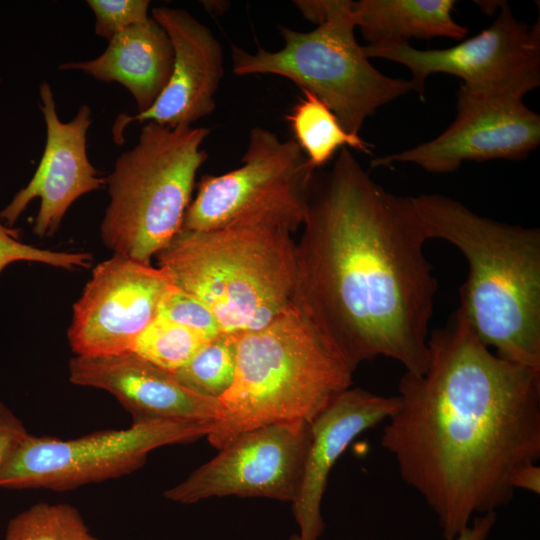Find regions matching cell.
I'll return each mask as SVG.
<instances>
[{
	"instance_id": "obj_18",
	"label": "cell",
	"mask_w": 540,
	"mask_h": 540,
	"mask_svg": "<svg viewBox=\"0 0 540 540\" xmlns=\"http://www.w3.org/2000/svg\"><path fill=\"white\" fill-rule=\"evenodd\" d=\"M97 58L67 62L60 70H78L103 82L124 86L139 113L148 110L166 87L173 69L174 51L165 30L150 17L111 40Z\"/></svg>"
},
{
	"instance_id": "obj_28",
	"label": "cell",
	"mask_w": 540,
	"mask_h": 540,
	"mask_svg": "<svg viewBox=\"0 0 540 540\" xmlns=\"http://www.w3.org/2000/svg\"><path fill=\"white\" fill-rule=\"evenodd\" d=\"M510 486L524 489L535 494L540 493V467L536 463H525L518 466L509 478Z\"/></svg>"
},
{
	"instance_id": "obj_20",
	"label": "cell",
	"mask_w": 540,
	"mask_h": 540,
	"mask_svg": "<svg viewBox=\"0 0 540 540\" xmlns=\"http://www.w3.org/2000/svg\"><path fill=\"white\" fill-rule=\"evenodd\" d=\"M302 92L303 95L286 118L295 142L314 169L328 163L343 147L370 152L369 144L359 134L347 132L322 100L308 91Z\"/></svg>"
},
{
	"instance_id": "obj_14",
	"label": "cell",
	"mask_w": 540,
	"mask_h": 540,
	"mask_svg": "<svg viewBox=\"0 0 540 540\" xmlns=\"http://www.w3.org/2000/svg\"><path fill=\"white\" fill-rule=\"evenodd\" d=\"M40 109L46 124V145L29 183L0 211V219L12 226L28 204L40 199L33 232L40 238L53 235L69 207L81 196L106 184L98 176L86 151V135L92 123L91 109L82 105L70 122H62L56 112L50 85H40Z\"/></svg>"
},
{
	"instance_id": "obj_3",
	"label": "cell",
	"mask_w": 540,
	"mask_h": 540,
	"mask_svg": "<svg viewBox=\"0 0 540 540\" xmlns=\"http://www.w3.org/2000/svg\"><path fill=\"white\" fill-rule=\"evenodd\" d=\"M429 239L468 263L457 311L507 361L540 372V230L483 217L441 194L412 197Z\"/></svg>"
},
{
	"instance_id": "obj_6",
	"label": "cell",
	"mask_w": 540,
	"mask_h": 540,
	"mask_svg": "<svg viewBox=\"0 0 540 540\" xmlns=\"http://www.w3.org/2000/svg\"><path fill=\"white\" fill-rule=\"evenodd\" d=\"M294 5L317 28L299 32L279 26L284 46L277 51L259 46L250 53L232 45L236 75L291 80L322 100L353 134L378 108L413 90L410 80L384 75L371 64L355 38L351 0H296Z\"/></svg>"
},
{
	"instance_id": "obj_27",
	"label": "cell",
	"mask_w": 540,
	"mask_h": 540,
	"mask_svg": "<svg viewBox=\"0 0 540 540\" xmlns=\"http://www.w3.org/2000/svg\"><path fill=\"white\" fill-rule=\"evenodd\" d=\"M28 434L23 422L0 402V469Z\"/></svg>"
},
{
	"instance_id": "obj_19",
	"label": "cell",
	"mask_w": 540,
	"mask_h": 540,
	"mask_svg": "<svg viewBox=\"0 0 540 540\" xmlns=\"http://www.w3.org/2000/svg\"><path fill=\"white\" fill-rule=\"evenodd\" d=\"M454 0L351 1V14L366 45L408 44L412 38L463 39L468 27L453 16Z\"/></svg>"
},
{
	"instance_id": "obj_30",
	"label": "cell",
	"mask_w": 540,
	"mask_h": 540,
	"mask_svg": "<svg viewBox=\"0 0 540 540\" xmlns=\"http://www.w3.org/2000/svg\"><path fill=\"white\" fill-rule=\"evenodd\" d=\"M298 538H299L298 535H293L291 536L289 540H299Z\"/></svg>"
},
{
	"instance_id": "obj_23",
	"label": "cell",
	"mask_w": 540,
	"mask_h": 540,
	"mask_svg": "<svg viewBox=\"0 0 540 540\" xmlns=\"http://www.w3.org/2000/svg\"><path fill=\"white\" fill-rule=\"evenodd\" d=\"M210 339L157 316L139 335L132 353L170 372L184 366Z\"/></svg>"
},
{
	"instance_id": "obj_22",
	"label": "cell",
	"mask_w": 540,
	"mask_h": 540,
	"mask_svg": "<svg viewBox=\"0 0 540 540\" xmlns=\"http://www.w3.org/2000/svg\"><path fill=\"white\" fill-rule=\"evenodd\" d=\"M4 540H101L94 536L76 507L39 502L13 517Z\"/></svg>"
},
{
	"instance_id": "obj_8",
	"label": "cell",
	"mask_w": 540,
	"mask_h": 540,
	"mask_svg": "<svg viewBox=\"0 0 540 540\" xmlns=\"http://www.w3.org/2000/svg\"><path fill=\"white\" fill-rule=\"evenodd\" d=\"M315 171L295 140L254 127L241 166L201 178L181 230L271 227L292 234L305 220Z\"/></svg>"
},
{
	"instance_id": "obj_12",
	"label": "cell",
	"mask_w": 540,
	"mask_h": 540,
	"mask_svg": "<svg viewBox=\"0 0 540 540\" xmlns=\"http://www.w3.org/2000/svg\"><path fill=\"white\" fill-rule=\"evenodd\" d=\"M159 267L113 254L98 263L79 299L67 331L76 356L132 353L144 329L173 287Z\"/></svg>"
},
{
	"instance_id": "obj_29",
	"label": "cell",
	"mask_w": 540,
	"mask_h": 540,
	"mask_svg": "<svg viewBox=\"0 0 540 540\" xmlns=\"http://www.w3.org/2000/svg\"><path fill=\"white\" fill-rule=\"evenodd\" d=\"M496 523V512L475 516L454 540H486Z\"/></svg>"
},
{
	"instance_id": "obj_1",
	"label": "cell",
	"mask_w": 540,
	"mask_h": 540,
	"mask_svg": "<svg viewBox=\"0 0 540 540\" xmlns=\"http://www.w3.org/2000/svg\"><path fill=\"white\" fill-rule=\"evenodd\" d=\"M302 228L291 302L354 369L383 356L424 373L438 283L412 197L386 191L343 147L315 172Z\"/></svg>"
},
{
	"instance_id": "obj_10",
	"label": "cell",
	"mask_w": 540,
	"mask_h": 540,
	"mask_svg": "<svg viewBox=\"0 0 540 540\" xmlns=\"http://www.w3.org/2000/svg\"><path fill=\"white\" fill-rule=\"evenodd\" d=\"M494 22L477 35L445 49L420 50L409 44L371 46L363 50L407 67L413 90L424 97L426 79L435 73L459 77L458 91L484 99H519L540 85V21L517 20L500 2Z\"/></svg>"
},
{
	"instance_id": "obj_26",
	"label": "cell",
	"mask_w": 540,
	"mask_h": 540,
	"mask_svg": "<svg viewBox=\"0 0 540 540\" xmlns=\"http://www.w3.org/2000/svg\"><path fill=\"white\" fill-rule=\"evenodd\" d=\"M86 3L95 14V33L108 41L150 18L148 0H87Z\"/></svg>"
},
{
	"instance_id": "obj_5",
	"label": "cell",
	"mask_w": 540,
	"mask_h": 540,
	"mask_svg": "<svg viewBox=\"0 0 540 540\" xmlns=\"http://www.w3.org/2000/svg\"><path fill=\"white\" fill-rule=\"evenodd\" d=\"M155 257L174 286L211 309L222 332L259 329L292 300L295 243L281 229L180 230Z\"/></svg>"
},
{
	"instance_id": "obj_13",
	"label": "cell",
	"mask_w": 540,
	"mask_h": 540,
	"mask_svg": "<svg viewBox=\"0 0 540 540\" xmlns=\"http://www.w3.org/2000/svg\"><path fill=\"white\" fill-rule=\"evenodd\" d=\"M456 117L436 138L377 157L371 167L413 163L449 173L464 161L520 160L540 143V116L519 99H484L457 92Z\"/></svg>"
},
{
	"instance_id": "obj_2",
	"label": "cell",
	"mask_w": 540,
	"mask_h": 540,
	"mask_svg": "<svg viewBox=\"0 0 540 540\" xmlns=\"http://www.w3.org/2000/svg\"><path fill=\"white\" fill-rule=\"evenodd\" d=\"M428 349L425 372L399 380L381 445L454 540L509 503L512 472L540 458V372L490 351L457 310Z\"/></svg>"
},
{
	"instance_id": "obj_16",
	"label": "cell",
	"mask_w": 540,
	"mask_h": 540,
	"mask_svg": "<svg viewBox=\"0 0 540 540\" xmlns=\"http://www.w3.org/2000/svg\"><path fill=\"white\" fill-rule=\"evenodd\" d=\"M71 383L112 394L133 423L155 421L212 424L220 414L217 399L184 385L173 372L134 353L75 356L68 365Z\"/></svg>"
},
{
	"instance_id": "obj_11",
	"label": "cell",
	"mask_w": 540,
	"mask_h": 540,
	"mask_svg": "<svg viewBox=\"0 0 540 540\" xmlns=\"http://www.w3.org/2000/svg\"><path fill=\"white\" fill-rule=\"evenodd\" d=\"M310 424L285 422L245 432L219 449L210 461L165 491L177 503L211 497H264L293 502L299 492Z\"/></svg>"
},
{
	"instance_id": "obj_17",
	"label": "cell",
	"mask_w": 540,
	"mask_h": 540,
	"mask_svg": "<svg viewBox=\"0 0 540 540\" xmlns=\"http://www.w3.org/2000/svg\"><path fill=\"white\" fill-rule=\"evenodd\" d=\"M398 405L397 395L387 397L349 387L310 423L303 476L292 502L299 540H318L325 529L322 498L329 473L340 455L359 434L387 420Z\"/></svg>"
},
{
	"instance_id": "obj_4",
	"label": "cell",
	"mask_w": 540,
	"mask_h": 540,
	"mask_svg": "<svg viewBox=\"0 0 540 540\" xmlns=\"http://www.w3.org/2000/svg\"><path fill=\"white\" fill-rule=\"evenodd\" d=\"M354 368L294 303L265 326L238 333L234 381L206 438L221 449L250 430L311 423L352 385Z\"/></svg>"
},
{
	"instance_id": "obj_15",
	"label": "cell",
	"mask_w": 540,
	"mask_h": 540,
	"mask_svg": "<svg viewBox=\"0 0 540 540\" xmlns=\"http://www.w3.org/2000/svg\"><path fill=\"white\" fill-rule=\"evenodd\" d=\"M152 18L167 33L174 51L170 79L146 111L119 115L113 125L115 143L134 121L155 122L169 128L191 126L216 107L215 94L224 75L223 50L211 30L183 9L157 7Z\"/></svg>"
},
{
	"instance_id": "obj_21",
	"label": "cell",
	"mask_w": 540,
	"mask_h": 540,
	"mask_svg": "<svg viewBox=\"0 0 540 540\" xmlns=\"http://www.w3.org/2000/svg\"><path fill=\"white\" fill-rule=\"evenodd\" d=\"M238 333L221 332L173 372L195 392L219 400L231 387L237 367Z\"/></svg>"
},
{
	"instance_id": "obj_7",
	"label": "cell",
	"mask_w": 540,
	"mask_h": 540,
	"mask_svg": "<svg viewBox=\"0 0 540 540\" xmlns=\"http://www.w3.org/2000/svg\"><path fill=\"white\" fill-rule=\"evenodd\" d=\"M203 127L142 126L138 143L123 152L106 178L110 201L100 225L104 245L142 263L181 230L196 173L208 158Z\"/></svg>"
},
{
	"instance_id": "obj_25",
	"label": "cell",
	"mask_w": 540,
	"mask_h": 540,
	"mask_svg": "<svg viewBox=\"0 0 540 540\" xmlns=\"http://www.w3.org/2000/svg\"><path fill=\"white\" fill-rule=\"evenodd\" d=\"M92 256L83 252H58L18 241L0 222V273L14 262L29 261L73 270L90 266Z\"/></svg>"
},
{
	"instance_id": "obj_24",
	"label": "cell",
	"mask_w": 540,
	"mask_h": 540,
	"mask_svg": "<svg viewBox=\"0 0 540 540\" xmlns=\"http://www.w3.org/2000/svg\"><path fill=\"white\" fill-rule=\"evenodd\" d=\"M157 316L212 339L222 332L211 309L192 294L173 286L161 301Z\"/></svg>"
},
{
	"instance_id": "obj_9",
	"label": "cell",
	"mask_w": 540,
	"mask_h": 540,
	"mask_svg": "<svg viewBox=\"0 0 540 540\" xmlns=\"http://www.w3.org/2000/svg\"><path fill=\"white\" fill-rule=\"evenodd\" d=\"M211 424L155 421L72 438L28 436L0 469V487L66 491L130 474L159 447L207 436Z\"/></svg>"
}]
</instances>
